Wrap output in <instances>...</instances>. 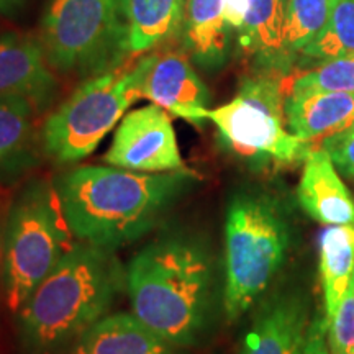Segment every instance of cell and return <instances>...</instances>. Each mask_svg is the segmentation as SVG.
I'll use <instances>...</instances> for the list:
<instances>
[{
  "mask_svg": "<svg viewBox=\"0 0 354 354\" xmlns=\"http://www.w3.org/2000/svg\"><path fill=\"white\" fill-rule=\"evenodd\" d=\"M198 179L187 167L136 172L79 166L56 177L55 187L73 236L117 251L158 228Z\"/></svg>",
  "mask_w": 354,
  "mask_h": 354,
  "instance_id": "cell-1",
  "label": "cell"
},
{
  "mask_svg": "<svg viewBox=\"0 0 354 354\" xmlns=\"http://www.w3.org/2000/svg\"><path fill=\"white\" fill-rule=\"evenodd\" d=\"M131 312L177 349L197 346L210 326L215 261L190 228L161 232L127 264Z\"/></svg>",
  "mask_w": 354,
  "mask_h": 354,
  "instance_id": "cell-2",
  "label": "cell"
},
{
  "mask_svg": "<svg viewBox=\"0 0 354 354\" xmlns=\"http://www.w3.org/2000/svg\"><path fill=\"white\" fill-rule=\"evenodd\" d=\"M127 292V266L115 250L77 241L15 312L24 354H61L110 313Z\"/></svg>",
  "mask_w": 354,
  "mask_h": 354,
  "instance_id": "cell-3",
  "label": "cell"
},
{
  "mask_svg": "<svg viewBox=\"0 0 354 354\" xmlns=\"http://www.w3.org/2000/svg\"><path fill=\"white\" fill-rule=\"evenodd\" d=\"M292 243L289 212L261 187L233 194L225 215L223 310L236 322L263 299L284 266Z\"/></svg>",
  "mask_w": 354,
  "mask_h": 354,
  "instance_id": "cell-4",
  "label": "cell"
},
{
  "mask_svg": "<svg viewBox=\"0 0 354 354\" xmlns=\"http://www.w3.org/2000/svg\"><path fill=\"white\" fill-rule=\"evenodd\" d=\"M55 180L32 179L10 201L6 223L2 299L19 310L76 241Z\"/></svg>",
  "mask_w": 354,
  "mask_h": 354,
  "instance_id": "cell-5",
  "label": "cell"
},
{
  "mask_svg": "<svg viewBox=\"0 0 354 354\" xmlns=\"http://www.w3.org/2000/svg\"><path fill=\"white\" fill-rule=\"evenodd\" d=\"M284 79L258 71L243 79L233 100L207 110L221 146L253 169L292 166L315 149L287 128Z\"/></svg>",
  "mask_w": 354,
  "mask_h": 354,
  "instance_id": "cell-6",
  "label": "cell"
},
{
  "mask_svg": "<svg viewBox=\"0 0 354 354\" xmlns=\"http://www.w3.org/2000/svg\"><path fill=\"white\" fill-rule=\"evenodd\" d=\"M128 32V0H51L38 39L53 71L88 79L120 68Z\"/></svg>",
  "mask_w": 354,
  "mask_h": 354,
  "instance_id": "cell-7",
  "label": "cell"
},
{
  "mask_svg": "<svg viewBox=\"0 0 354 354\" xmlns=\"http://www.w3.org/2000/svg\"><path fill=\"white\" fill-rule=\"evenodd\" d=\"M146 55L131 68H118L88 77L50 113L41 127L43 154L59 166L82 161L141 99V81L148 69Z\"/></svg>",
  "mask_w": 354,
  "mask_h": 354,
  "instance_id": "cell-8",
  "label": "cell"
},
{
  "mask_svg": "<svg viewBox=\"0 0 354 354\" xmlns=\"http://www.w3.org/2000/svg\"><path fill=\"white\" fill-rule=\"evenodd\" d=\"M104 161L109 166L136 172L184 169L169 112L149 104L125 113Z\"/></svg>",
  "mask_w": 354,
  "mask_h": 354,
  "instance_id": "cell-9",
  "label": "cell"
},
{
  "mask_svg": "<svg viewBox=\"0 0 354 354\" xmlns=\"http://www.w3.org/2000/svg\"><path fill=\"white\" fill-rule=\"evenodd\" d=\"M141 99L151 100L190 123L207 120L209 88L198 77L185 51L151 55L141 81Z\"/></svg>",
  "mask_w": 354,
  "mask_h": 354,
  "instance_id": "cell-10",
  "label": "cell"
},
{
  "mask_svg": "<svg viewBox=\"0 0 354 354\" xmlns=\"http://www.w3.org/2000/svg\"><path fill=\"white\" fill-rule=\"evenodd\" d=\"M310 322V302L302 290H277L261 302L240 354H300Z\"/></svg>",
  "mask_w": 354,
  "mask_h": 354,
  "instance_id": "cell-11",
  "label": "cell"
},
{
  "mask_svg": "<svg viewBox=\"0 0 354 354\" xmlns=\"http://www.w3.org/2000/svg\"><path fill=\"white\" fill-rule=\"evenodd\" d=\"M56 91L57 79L39 39L17 32L0 35V97L24 95L43 112Z\"/></svg>",
  "mask_w": 354,
  "mask_h": 354,
  "instance_id": "cell-12",
  "label": "cell"
},
{
  "mask_svg": "<svg viewBox=\"0 0 354 354\" xmlns=\"http://www.w3.org/2000/svg\"><path fill=\"white\" fill-rule=\"evenodd\" d=\"M284 113L292 135L322 148L326 140L354 128V94L330 91H290Z\"/></svg>",
  "mask_w": 354,
  "mask_h": 354,
  "instance_id": "cell-13",
  "label": "cell"
},
{
  "mask_svg": "<svg viewBox=\"0 0 354 354\" xmlns=\"http://www.w3.org/2000/svg\"><path fill=\"white\" fill-rule=\"evenodd\" d=\"M37 104L24 95L0 97V184H10L38 165L41 130Z\"/></svg>",
  "mask_w": 354,
  "mask_h": 354,
  "instance_id": "cell-14",
  "label": "cell"
},
{
  "mask_svg": "<svg viewBox=\"0 0 354 354\" xmlns=\"http://www.w3.org/2000/svg\"><path fill=\"white\" fill-rule=\"evenodd\" d=\"M297 201L305 214L318 223L354 227V198L325 149H312L304 159Z\"/></svg>",
  "mask_w": 354,
  "mask_h": 354,
  "instance_id": "cell-15",
  "label": "cell"
},
{
  "mask_svg": "<svg viewBox=\"0 0 354 354\" xmlns=\"http://www.w3.org/2000/svg\"><path fill=\"white\" fill-rule=\"evenodd\" d=\"M63 354H177L133 312L107 313Z\"/></svg>",
  "mask_w": 354,
  "mask_h": 354,
  "instance_id": "cell-16",
  "label": "cell"
},
{
  "mask_svg": "<svg viewBox=\"0 0 354 354\" xmlns=\"http://www.w3.org/2000/svg\"><path fill=\"white\" fill-rule=\"evenodd\" d=\"M287 0H251L240 33L246 55L256 57L261 73L287 77L292 59L284 53V21Z\"/></svg>",
  "mask_w": 354,
  "mask_h": 354,
  "instance_id": "cell-17",
  "label": "cell"
},
{
  "mask_svg": "<svg viewBox=\"0 0 354 354\" xmlns=\"http://www.w3.org/2000/svg\"><path fill=\"white\" fill-rule=\"evenodd\" d=\"M184 51L205 69H218L228 56V25L223 0H185L183 24Z\"/></svg>",
  "mask_w": 354,
  "mask_h": 354,
  "instance_id": "cell-18",
  "label": "cell"
},
{
  "mask_svg": "<svg viewBox=\"0 0 354 354\" xmlns=\"http://www.w3.org/2000/svg\"><path fill=\"white\" fill-rule=\"evenodd\" d=\"M354 272V227L331 225L320 236V279L325 322H330L346 294Z\"/></svg>",
  "mask_w": 354,
  "mask_h": 354,
  "instance_id": "cell-19",
  "label": "cell"
},
{
  "mask_svg": "<svg viewBox=\"0 0 354 354\" xmlns=\"http://www.w3.org/2000/svg\"><path fill=\"white\" fill-rule=\"evenodd\" d=\"M185 0H128V50L141 55L180 28Z\"/></svg>",
  "mask_w": 354,
  "mask_h": 354,
  "instance_id": "cell-20",
  "label": "cell"
},
{
  "mask_svg": "<svg viewBox=\"0 0 354 354\" xmlns=\"http://www.w3.org/2000/svg\"><path fill=\"white\" fill-rule=\"evenodd\" d=\"M338 0H287L284 53L294 57L328 24Z\"/></svg>",
  "mask_w": 354,
  "mask_h": 354,
  "instance_id": "cell-21",
  "label": "cell"
},
{
  "mask_svg": "<svg viewBox=\"0 0 354 354\" xmlns=\"http://www.w3.org/2000/svg\"><path fill=\"white\" fill-rule=\"evenodd\" d=\"M300 55L320 61L354 56V0H338L328 24Z\"/></svg>",
  "mask_w": 354,
  "mask_h": 354,
  "instance_id": "cell-22",
  "label": "cell"
},
{
  "mask_svg": "<svg viewBox=\"0 0 354 354\" xmlns=\"http://www.w3.org/2000/svg\"><path fill=\"white\" fill-rule=\"evenodd\" d=\"M286 94L290 91H330L354 94V56L323 61L308 71H294L284 79Z\"/></svg>",
  "mask_w": 354,
  "mask_h": 354,
  "instance_id": "cell-23",
  "label": "cell"
},
{
  "mask_svg": "<svg viewBox=\"0 0 354 354\" xmlns=\"http://www.w3.org/2000/svg\"><path fill=\"white\" fill-rule=\"evenodd\" d=\"M330 354H354V272L338 310L326 322Z\"/></svg>",
  "mask_w": 354,
  "mask_h": 354,
  "instance_id": "cell-24",
  "label": "cell"
},
{
  "mask_svg": "<svg viewBox=\"0 0 354 354\" xmlns=\"http://www.w3.org/2000/svg\"><path fill=\"white\" fill-rule=\"evenodd\" d=\"M322 149L330 154L331 161L344 176L354 179V128L326 140L322 145Z\"/></svg>",
  "mask_w": 354,
  "mask_h": 354,
  "instance_id": "cell-25",
  "label": "cell"
},
{
  "mask_svg": "<svg viewBox=\"0 0 354 354\" xmlns=\"http://www.w3.org/2000/svg\"><path fill=\"white\" fill-rule=\"evenodd\" d=\"M300 354H330L328 339H326L325 317L317 315L310 322L307 338H305L302 353Z\"/></svg>",
  "mask_w": 354,
  "mask_h": 354,
  "instance_id": "cell-26",
  "label": "cell"
},
{
  "mask_svg": "<svg viewBox=\"0 0 354 354\" xmlns=\"http://www.w3.org/2000/svg\"><path fill=\"white\" fill-rule=\"evenodd\" d=\"M250 6L251 0H223V15L228 28H234L236 32L241 28Z\"/></svg>",
  "mask_w": 354,
  "mask_h": 354,
  "instance_id": "cell-27",
  "label": "cell"
},
{
  "mask_svg": "<svg viewBox=\"0 0 354 354\" xmlns=\"http://www.w3.org/2000/svg\"><path fill=\"white\" fill-rule=\"evenodd\" d=\"M12 201V198H10ZM10 201L6 197H0V297H2V284H3V251H6V223Z\"/></svg>",
  "mask_w": 354,
  "mask_h": 354,
  "instance_id": "cell-28",
  "label": "cell"
},
{
  "mask_svg": "<svg viewBox=\"0 0 354 354\" xmlns=\"http://www.w3.org/2000/svg\"><path fill=\"white\" fill-rule=\"evenodd\" d=\"M26 0H0V15L7 19H15L24 10Z\"/></svg>",
  "mask_w": 354,
  "mask_h": 354,
  "instance_id": "cell-29",
  "label": "cell"
}]
</instances>
